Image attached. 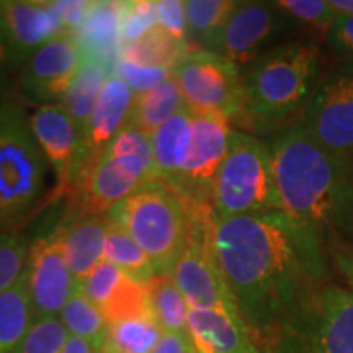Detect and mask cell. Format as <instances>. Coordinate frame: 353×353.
I'll return each mask as SVG.
<instances>
[{
    "mask_svg": "<svg viewBox=\"0 0 353 353\" xmlns=\"http://www.w3.org/2000/svg\"><path fill=\"white\" fill-rule=\"evenodd\" d=\"M236 0H187V34L190 41L201 50L232 15L237 7Z\"/></svg>",
    "mask_w": 353,
    "mask_h": 353,
    "instance_id": "obj_33",
    "label": "cell"
},
{
    "mask_svg": "<svg viewBox=\"0 0 353 353\" xmlns=\"http://www.w3.org/2000/svg\"><path fill=\"white\" fill-rule=\"evenodd\" d=\"M325 41L345 63H353V13L339 12L337 19L325 33Z\"/></svg>",
    "mask_w": 353,
    "mask_h": 353,
    "instance_id": "obj_39",
    "label": "cell"
},
{
    "mask_svg": "<svg viewBox=\"0 0 353 353\" xmlns=\"http://www.w3.org/2000/svg\"><path fill=\"white\" fill-rule=\"evenodd\" d=\"M20 76V68L15 63L12 48L0 26V97H7L17 85Z\"/></svg>",
    "mask_w": 353,
    "mask_h": 353,
    "instance_id": "obj_41",
    "label": "cell"
},
{
    "mask_svg": "<svg viewBox=\"0 0 353 353\" xmlns=\"http://www.w3.org/2000/svg\"><path fill=\"white\" fill-rule=\"evenodd\" d=\"M154 321L164 332H188V304L170 273H157L145 283Z\"/></svg>",
    "mask_w": 353,
    "mask_h": 353,
    "instance_id": "obj_26",
    "label": "cell"
},
{
    "mask_svg": "<svg viewBox=\"0 0 353 353\" xmlns=\"http://www.w3.org/2000/svg\"><path fill=\"white\" fill-rule=\"evenodd\" d=\"M79 288L100 309L108 324L139 316H152L145 283L136 281L107 260H103Z\"/></svg>",
    "mask_w": 353,
    "mask_h": 353,
    "instance_id": "obj_17",
    "label": "cell"
},
{
    "mask_svg": "<svg viewBox=\"0 0 353 353\" xmlns=\"http://www.w3.org/2000/svg\"><path fill=\"white\" fill-rule=\"evenodd\" d=\"M148 182L120 162L101 154L79 185V214L107 216L114 206L143 188Z\"/></svg>",
    "mask_w": 353,
    "mask_h": 353,
    "instance_id": "obj_19",
    "label": "cell"
},
{
    "mask_svg": "<svg viewBox=\"0 0 353 353\" xmlns=\"http://www.w3.org/2000/svg\"><path fill=\"white\" fill-rule=\"evenodd\" d=\"M121 7L123 2H94L74 33L83 57L105 65L112 74L121 59Z\"/></svg>",
    "mask_w": 353,
    "mask_h": 353,
    "instance_id": "obj_21",
    "label": "cell"
},
{
    "mask_svg": "<svg viewBox=\"0 0 353 353\" xmlns=\"http://www.w3.org/2000/svg\"><path fill=\"white\" fill-rule=\"evenodd\" d=\"M321 50L311 41L281 43L263 52L245 72L244 110L239 123L270 130L304 112L319 83Z\"/></svg>",
    "mask_w": 353,
    "mask_h": 353,
    "instance_id": "obj_3",
    "label": "cell"
},
{
    "mask_svg": "<svg viewBox=\"0 0 353 353\" xmlns=\"http://www.w3.org/2000/svg\"><path fill=\"white\" fill-rule=\"evenodd\" d=\"M136 95L130 85L113 72L105 83L103 90L97 103L94 118L88 126L85 136V154H83V167L81 182L87 172L97 164L101 154L108 148L114 136L130 123ZM77 185V187H79Z\"/></svg>",
    "mask_w": 353,
    "mask_h": 353,
    "instance_id": "obj_18",
    "label": "cell"
},
{
    "mask_svg": "<svg viewBox=\"0 0 353 353\" xmlns=\"http://www.w3.org/2000/svg\"><path fill=\"white\" fill-rule=\"evenodd\" d=\"M110 76H112V72L105 65L83 57L76 81H74L63 103L68 108L72 120L76 121L83 143H85L88 126H90L92 118H94L101 90H103Z\"/></svg>",
    "mask_w": 353,
    "mask_h": 353,
    "instance_id": "obj_25",
    "label": "cell"
},
{
    "mask_svg": "<svg viewBox=\"0 0 353 353\" xmlns=\"http://www.w3.org/2000/svg\"><path fill=\"white\" fill-rule=\"evenodd\" d=\"M280 211L270 145L234 130L223 165L216 175L211 213L216 219Z\"/></svg>",
    "mask_w": 353,
    "mask_h": 353,
    "instance_id": "obj_6",
    "label": "cell"
},
{
    "mask_svg": "<svg viewBox=\"0 0 353 353\" xmlns=\"http://www.w3.org/2000/svg\"><path fill=\"white\" fill-rule=\"evenodd\" d=\"M97 353H101V352H100V350H97Z\"/></svg>",
    "mask_w": 353,
    "mask_h": 353,
    "instance_id": "obj_48",
    "label": "cell"
},
{
    "mask_svg": "<svg viewBox=\"0 0 353 353\" xmlns=\"http://www.w3.org/2000/svg\"><path fill=\"white\" fill-rule=\"evenodd\" d=\"M48 161L30 114L13 97H0V232L26 223L46 196Z\"/></svg>",
    "mask_w": 353,
    "mask_h": 353,
    "instance_id": "obj_4",
    "label": "cell"
},
{
    "mask_svg": "<svg viewBox=\"0 0 353 353\" xmlns=\"http://www.w3.org/2000/svg\"><path fill=\"white\" fill-rule=\"evenodd\" d=\"M34 321L25 278L0 293V353H12Z\"/></svg>",
    "mask_w": 353,
    "mask_h": 353,
    "instance_id": "obj_29",
    "label": "cell"
},
{
    "mask_svg": "<svg viewBox=\"0 0 353 353\" xmlns=\"http://www.w3.org/2000/svg\"><path fill=\"white\" fill-rule=\"evenodd\" d=\"M278 353H353V290L322 286Z\"/></svg>",
    "mask_w": 353,
    "mask_h": 353,
    "instance_id": "obj_12",
    "label": "cell"
},
{
    "mask_svg": "<svg viewBox=\"0 0 353 353\" xmlns=\"http://www.w3.org/2000/svg\"><path fill=\"white\" fill-rule=\"evenodd\" d=\"M275 3L296 23L306 25L324 37L339 15L330 0H280Z\"/></svg>",
    "mask_w": 353,
    "mask_h": 353,
    "instance_id": "obj_36",
    "label": "cell"
},
{
    "mask_svg": "<svg viewBox=\"0 0 353 353\" xmlns=\"http://www.w3.org/2000/svg\"><path fill=\"white\" fill-rule=\"evenodd\" d=\"M126 229L156 265L170 273L192 231V210L179 193L161 180L145 183L108 213Z\"/></svg>",
    "mask_w": 353,
    "mask_h": 353,
    "instance_id": "obj_5",
    "label": "cell"
},
{
    "mask_svg": "<svg viewBox=\"0 0 353 353\" xmlns=\"http://www.w3.org/2000/svg\"><path fill=\"white\" fill-rule=\"evenodd\" d=\"M114 72L125 81L134 95L138 97L144 92L151 90L152 87H156L157 83L165 81L167 77H170V70L165 69H151V68H143V65H136L128 61H120L114 69Z\"/></svg>",
    "mask_w": 353,
    "mask_h": 353,
    "instance_id": "obj_38",
    "label": "cell"
},
{
    "mask_svg": "<svg viewBox=\"0 0 353 353\" xmlns=\"http://www.w3.org/2000/svg\"><path fill=\"white\" fill-rule=\"evenodd\" d=\"M352 228H353V223H352Z\"/></svg>",
    "mask_w": 353,
    "mask_h": 353,
    "instance_id": "obj_49",
    "label": "cell"
},
{
    "mask_svg": "<svg viewBox=\"0 0 353 353\" xmlns=\"http://www.w3.org/2000/svg\"><path fill=\"white\" fill-rule=\"evenodd\" d=\"M185 108L188 107L185 103L179 83L170 74V77L157 83L151 90L136 97L130 125L152 136L159 128L165 125L176 113L183 112Z\"/></svg>",
    "mask_w": 353,
    "mask_h": 353,
    "instance_id": "obj_24",
    "label": "cell"
},
{
    "mask_svg": "<svg viewBox=\"0 0 353 353\" xmlns=\"http://www.w3.org/2000/svg\"><path fill=\"white\" fill-rule=\"evenodd\" d=\"M337 12L353 13V0H330Z\"/></svg>",
    "mask_w": 353,
    "mask_h": 353,
    "instance_id": "obj_46",
    "label": "cell"
},
{
    "mask_svg": "<svg viewBox=\"0 0 353 353\" xmlns=\"http://www.w3.org/2000/svg\"><path fill=\"white\" fill-rule=\"evenodd\" d=\"M65 262L79 285L105 260L108 214H79L59 226Z\"/></svg>",
    "mask_w": 353,
    "mask_h": 353,
    "instance_id": "obj_22",
    "label": "cell"
},
{
    "mask_svg": "<svg viewBox=\"0 0 353 353\" xmlns=\"http://www.w3.org/2000/svg\"><path fill=\"white\" fill-rule=\"evenodd\" d=\"M92 3L94 2H56L57 12H59L68 32L76 33L81 28Z\"/></svg>",
    "mask_w": 353,
    "mask_h": 353,
    "instance_id": "obj_43",
    "label": "cell"
},
{
    "mask_svg": "<svg viewBox=\"0 0 353 353\" xmlns=\"http://www.w3.org/2000/svg\"><path fill=\"white\" fill-rule=\"evenodd\" d=\"M211 245L255 347L278 353L327 285L325 242L283 211L216 219Z\"/></svg>",
    "mask_w": 353,
    "mask_h": 353,
    "instance_id": "obj_1",
    "label": "cell"
},
{
    "mask_svg": "<svg viewBox=\"0 0 353 353\" xmlns=\"http://www.w3.org/2000/svg\"><path fill=\"white\" fill-rule=\"evenodd\" d=\"M105 156L120 162L138 175L144 182H154L157 179L156 164H154V149L151 136L145 134L139 128L128 125L114 136L108 148L105 149Z\"/></svg>",
    "mask_w": 353,
    "mask_h": 353,
    "instance_id": "obj_27",
    "label": "cell"
},
{
    "mask_svg": "<svg viewBox=\"0 0 353 353\" xmlns=\"http://www.w3.org/2000/svg\"><path fill=\"white\" fill-rule=\"evenodd\" d=\"M280 211L327 241L353 223V170L301 126L280 131L270 144ZM327 244V242H325Z\"/></svg>",
    "mask_w": 353,
    "mask_h": 353,
    "instance_id": "obj_2",
    "label": "cell"
},
{
    "mask_svg": "<svg viewBox=\"0 0 353 353\" xmlns=\"http://www.w3.org/2000/svg\"><path fill=\"white\" fill-rule=\"evenodd\" d=\"M294 23L275 2H239L223 28L201 50L226 57L241 69L249 68L276 46V39L291 32Z\"/></svg>",
    "mask_w": 353,
    "mask_h": 353,
    "instance_id": "obj_11",
    "label": "cell"
},
{
    "mask_svg": "<svg viewBox=\"0 0 353 353\" xmlns=\"http://www.w3.org/2000/svg\"><path fill=\"white\" fill-rule=\"evenodd\" d=\"M190 50L188 39L176 38L165 28L156 25L134 41L126 43L121 50V59L151 69L174 70Z\"/></svg>",
    "mask_w": 353,
    "mask_h": 353,
    "instance_id": "obj_23",
    "label": "cell"
},
{
    "mask_svg": "<svg viewBox=\"0 0 353 353\" xmlns=\"http://www.w3.org/2000/svg\"><path fill=\"white\" fill-rule=\"evenodd\" d=\"M192 110L185 108L151 136L157 179L170 188H174L176 179V152H179L180 141L192 121Z\"/></svg>",
    "mask_w": 353,
    "mask_h": 353,
    "instance_id": "obj_32",
    "label": "cell"
},
{
    "mask_svg": "<svg viewBox=\"0 0 353 353\" xmlns=\"http://www.w3.org/2000/svg\"><path fill=\"white\" fill-rule=\"evenodd\" d=\"M83 54L76 34H63L30 57L17 81V94L30 105L64 103L81 69Z\"/></svg>",
    "mask_w": 353,
    "mask_h": 353,
    "instance_id": "obj_13",
    "label": "cell"
},
{
    "mask_svg": "<svg viewBox=\"0 0 353 353\" xmlns=\"http://www.w3.org/2000/svg\"><path fill=\"white\" fill-rule=\"evenodd\" d=\"M152 353H196L188 332H164Z\"/></svg>",
    "mask_w": 353,
    "mask_h": 353,
    "instance_id": "obj_44",
    "label": "cell"
},
{
    "mask_svg": "<svg viewBox=\"0 0 353 353\" xmlns=\"http://www.w3.org/2000/svg\"><path fill=\"white\" fill-rule=\"evenodd\" d=\"M157 25L156 2L136 0V2H123L121 7V37L123 46L143 37L145 32Z\"/></svg>",
    "mask_w": 353,
    "mask_h": 353,
    "instance_id": "obj_37",
    "label": "cell"
},
{
    "mask_svg": "<svg viewBox=\"0 0 353 353\" xmlns=\"http://www.w3.org/2000/svg\"><path fill=\"white\" fill-rule=\"evenodd\" d=\"M156 10L159 26L175 34L176 38H188L185 2L182 0H162V2H156Z\"/></svg>",
    "mask_w": 353,
    "mask_h": 353,
    "instance_id": "obj_40",
    "label": "cell"
},
{
    "mask_svg": "<svg viewBox=\"0 0 353 353\" xmlns=\"http://www.w3.org/2000/svg\"><path fill=\"white\" fill-rule=\"evenodd\" d=\"M34 139L54 170L57 193L72 192L81 182L85 143L63 103L38 107L30 114Z\"/></svg>",
    "mask_w": 353,
    "mask_h": 353,
    "instance_id": "obj_15",
    "label": "cell"
},
{
    "mask_svg": "<svg viewBox=\"0 0 353 353\" xmlns=\"http://www.w3.org/2000/svg\"><path fill=\"white\" fill-rule=\"evenodd\" d=\"M187 330L196 353H260L237 314L190 309Z\"/></svg>",
    "mask_w": 353,
    "mask_h": 353,
    "instance_id": "obj_20",
    "label": "cell"
},
{
    "mask_svg": "<svg viewBox=\"0 0 353 353\" xmlns=\"http://www.w3.org/2000/svg\"><path fill=\"white\" fill-rule=\"evenodd\" d=\"M0 26L20 72L44 44L68 32L56 2L39 0H0Z\"/></svg>",
    "mask_w": 353,
    "mask_h": 353,
    "instance_id": "obj_16",
    "label": "cell"
},
{
    "mask_svg": "<svg viewBox=\"0 0 353 353\" xmlns=\"http://www.w3.org/2000/svg\"><path fill=\"white\" fill-rule=\"evenodd\" d=\"M192 216V231L187 245L170 275L190 309H213L239 316L211 245L213 213L196 211Z\"/></svg>",
    "mask_w": 353,
    "mask_h": 353,
    "instance_id": "obj_9",
    "label": "cell"
},
{
    "mask_svg": "<svg viewBox=\"0 0 353 353\" xmlns=\"http://www.w3.org/2000/svg\"><path fill=\"white\" fill-rule=\"evenodd\" d=\"M105 260L117 265L126 275L134 278L139 283H148L157 275V268L148 254L138 245L125 228L108 216L107 244H105Z\"/></svg>",
    "mask_w": 353,
    "mask_h": 353,
    "instance_id": "obj_30",
    "label": "cell"
},
{
    "mask_svg": "<svg viewBox=\"0 0 353 353\" xmlns=\"http://www.w3.org/2000/svg\"><path fill=\"white\" fill-rule=\"evenodd\" d=\"M231 123L216 114L193 113L176 152L174 192L192 211H211L216 175L226 159Z\"/></svg>",
    "mask_w": 353,
    "mask_h": 353,
    "instance_id": "obj_7",
    "label": "cell"
},
{
    "mask_svg": "<svg viewBox=\"0 0 353 353\" xmlns=\"http://www.w3.org/2000/svg\"><path fill=\"white\" fill-rule=\"evenodd\" d=\"M59 319L69 335L83 339L90 342L97 350H100L101 343L107 337L108 322L100 309L82 293L81 288L74 291L72 296L65 303Z\"/></svg>",
    "mask_w": 353,
    "mask_h": 353,
    "instance_id": "obj_31",
    "label": "cell"
},
{
    "mask_svg": "<svg viewBox=\"0 0 353 353\" xmlns=\"http://www.w3.org/2000/svg\"><path fill=\"white\" fill-rule=\"evenodd\" d=\"M185 103L193 113L241 121L244 82L237 64L214 52L192 50L172 70Z\"/></svg>",
    "mask_w": 353,
    "mask_h": 353,
    "instance_id": "obj_8",
    "label": "cell"
},
{
    "mask_svg": "<svg viewBox=\"0 0 353 353\" xmlns=\"http://www.w3.org/2000/svg\"><path fill=\"white\" fill-rule=\"evenodd\" d=\"M25 281L32 299L34 319L59 317L65 303L79 288L65 262L59 228L30 242Z\"/></svg>",
    "mask_w": 353,
    "mask_h": 353,
    "instance_id": "obj_14",
    "label": "cell"
},
{
    "mask_svg": "<svg viewBox=\"0 0 353 353\" xmlns=\"http://www.w3.org/2000/svg\"><path fill=\"white\" fill-rule=\"evenodd\" d=\"M30 242L23 234L0 232V293L13 288L25 278Z\"/></svg>",
    "mask_w": 353,
    "mask_h": 353,
    "instance_id": "obj_34",
    "label": "cell"
},
{
    "mask_svg": "<svg viewBox=\"0 0 353 353\" xmlns=\"http://www.w3.org/2000/svg\"><path fill=\"white\" fill-rule=\"evenodd\" d=\"M347 161H348V164H350V167H352V170H353V156H352V157H348V159H347Z\"/></svg>",
    "mask_w": 353,
    "mask_h": 353,
    "instance_id": "obj_47",
    "label": "cell"
},
{
    "mask_svg": "<svg viewBox=\"0 0 353 353\" xmlns=\"http://www.w3.org/2000/svg\"><path fill=\"white\" fill-rule=\"evenodd\" d=\"M164 335L161 325L152 316H139L132 319L108 324L107 337L101 343V353H152Z\"/></svg>",
    "mask_w": 353,
    "mask_h": 353,
    "instance_id": "obj_28",
    "label": "cell"
},
{
    "mask_svg": "<svg viewBox=\"0 0 353 353\" xmlns=\"http://www.w3.org/2000/svg\"><path fill=\"white\" fill-rule=\"evenodd\" d=\"M298 125L334 156H353V63L319 79Z\"/></svg>",
    "mask_w": 353,
    "mask_h": 353,
    "instance_id": "obj_10",
    "label": "cell"
},
{
    "mask_svg": "<svg viewBox=\"0 0 353 353\" xmlns=\"http://www.w3.org/2000/svg\"><path fill=\"white\" fill-rule=\"evenodd\" d=\"M63 353H97V348L90 342L83 341V339L69 335L68 342H65L63 348Z\"/></svg>",
    "mask_w": 353,
    "mask_h": 353,
    "instance_id": "obj_45",
    "label": "cell"
},
{
    "mask_svg": "<svg viewBox=\"0 0 353 353\" xmlns=\"http://www.w3.org/2000/svg\"><path fill=\"white\" fill-rule=\"evenodd\" d=\"M327 254L329 259L332 260L334 267L343 276L350 290H353V247L334 241L329 242Z\"/></svg>",
    "mask_w": 353,
    "mask_h": 353,
    "instance_id": "obj_42",
    "label": "cell"
},
{
    "mask_svg": "<svg viewBox=\"0 0 353 353\" xmlns=\"http://www.w3.org/2000/svg\"><path fill=\"white\" fill-rule=\"evenodd\" d=\"M69 332L59 317L34 319L12 353H63Z\"/></svg>",
    "mask_w": 353,
    "mask_h": 353,
    "instance_id": "obj_35",
    "label": "cell"
}]
</instances>
